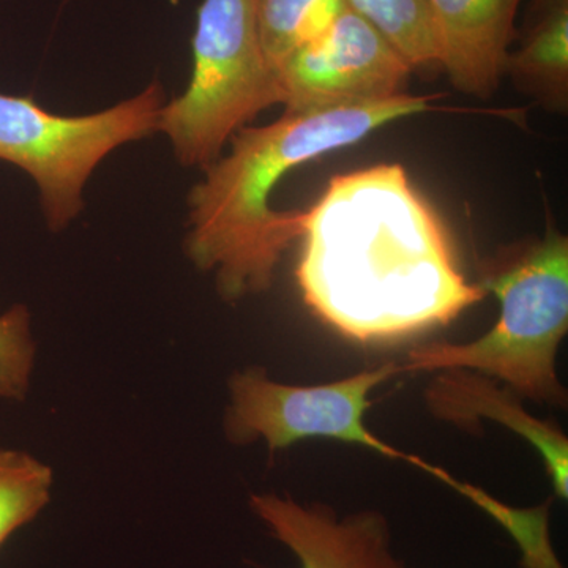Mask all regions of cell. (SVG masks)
<instances>
[{
    "label": "cell",
    "instance_id": "obj_1",
    "mask_svg": "<svg viewBox=\"0 0 568 568\" xmlns=\"http://www.w3.org/2000/svg\"><path fill=\"white\" fill-rule=\"evenodd\" d=\"M297 283L325 324L361 343L452 323L485 297L402 164L334 175L305 212Z\"/></svg>",
    "mask_w": 568,
    "mask_h": 568
},
{
    "label": "cell",
    "instance_id": "obj_2",
    "mask_svg": "<svg viewBox=\"0 0 568 568\" xmlns=\"http://www.w3.org/2000/svg\"><path fill=\"white\" fill-rule=\"evenodd\" d=\"M433 99L399 93L379 102L284 111L271 125L239 130L230 155L204 168V181L190 192L186 252L194 265L215 272L227 302L271 290L280 257L305 226V212H276L268 204L284 175L387 123L435 110Z\"/></svg>",
    "mask_w": 568,
    "mask_h": 568
},
{
    "label": "cell",
    "instance_id": "obj_3",
    "mask_svg": "<svg viewBox=\"0 0 568 568\" xmlns=\"http://www.w3.org/2000/svg\"><path fill=\"white\" fill-rule=\"evenodd\" d=\"M478 286L500 304L488 334L414 347L402 373L466 368L500 381L521 398L567 407L556 357L568 331V239L552 224L537 242L485 265Z\"/></svg>",
    "mask_w": 568,
    "mask_h": 568
},
{
    "label": "cell",
    "instance_id": "obj_4",
    "mask_svg": "<svg viewBox=\"0 0 568 568\" xmlns=\"http://www.w3.org/2000/svg\"><path fill=\"white\" fill-rule=\"evenodd\" d=\"M192 47V80L162 108L159 132L183 166L204 170L260 112L283 104V91L265 58L257 0H203Z\"/></svg>",
    "mask_w": 568,
    "mask_h": 568
},
{
    "label": "cell",
    "instance_id": "obj_5",
    "mask_svg": "<svg viewBox=\"0 0 568 568\" xmlns=\"http://www.w3.org/2000/svg\"><path fill=\"white\" fill-rule=\"evenodd\" d=\"M164 93L153 82L140 95L88 115H58L32 97L0 93V160L26 171L40 190L52 231L82 211V189L104 156L159 132Z\"/></svg>",
    "mask_w": 568,
    "mask_h": 568
},
{
    "label": "cell",
    "instance_id": "obj_6",
    "mask_svg": "<svg viewBox=\"0 0 568 568\" xmlns=\"http://www.w3.org/2000/svg\"><path fill=\"white\" fill-rule=\"evenodd\" d=\"M399 373V365L388 362L335 383L308 387L275 383L263 368L235 373L230 381L224 433L231 444L263 439L272 454L308 437H327L402 459L429 474L433 465L388 446L364 422L372 406L369 392Z\"/></svg>",
    "mask_w": 568,
    "mask_h": 568
},
{
    "label": "cell",
    "instance_id": "obj_7",
    "mask_svg": "<svg viewBox=\"0 0 568 568\" xmlns=\"http://www.w3.org/2000/svg\"><path fill=\"white\" fill-rule=\"evenodd\" d=\"M410 73L399 52L347 6L276 69L286 111L392 99L405 93Z\"/></svg>",
    "mask_w": 568,
    "mask_h": 568
},
{
    "label": "cell",
    "instance_id": "obj_8",
    "mask_svg": "<svg viewBox=\"0 0 568 568\" xmlns=\"http://www.w3.org/2000/svg\"><path fill=\"white\" fill-rule=\"evenodd\" d=\"M250 507L301 568H413L395 555L386 515L361 510L339 517L327 504L253 495Z\"/></svg>",
    "mask_w": 568,
    "mask_h": 568
},
{
    "label": "cell",
    "instance_id": "obj_9",
    "mask_svg": "<svg viewBox=\"0 0 568 568\" xmlns=\"http://www.w3.org/2000/svg\"><path fill=\"white\" fill-rule=\"evenodd\" d=\"M425 388V405L437 420L462 429L481 428L480 418L497 422L528 440L544 459L555 495L568 497V439L558 425L537 418L521 396L499 381L466 368L440 369Z\"/></svg>",
    "mask_w": 568,
    "mask_h": 568
},
{
    "label": "cell",
    "instance_id": "obj_10",
    "mask_svg": "<svg viewBox=\"0 0 568 568\" xmlns=\"http://www.w3.org/2000/svg\"><path fill=\"white\" fill-rule=\"evenodd\" d=\"M437 65L455 89L487 99L499 88L521 0H428Z\"/></svg>",
    "mask_w": 568,
    "mask_h": 568
},
{
    "label": "cell",
    "instance_id": "obj_11",
    "mask_svg": "<svg viewBox=\"0 0 568 568\" xmlns=\"http://www.w3.org/2000/svg\"><path fill=\"white\" fill-rule=\"evenodd\" d=\"M517 50L508 52L506 74L551 111L568 100V0H532Z\"/></svg>",
    "mask_w": 568,
    "mask_h": 568
},
{
    "label": "cell",
    "instance_id": "obj_12",
    "mask_svg": "<svg viewBox=\"0 0 568 568\" xmlns=\"http://www.w3.org/2000/svg\"><path fill=\"white\" fill-rule=\"evenodd\" d=\"M345 7V0H257L261 41L275 73L287 55L324 32Z\"/></svg>",
    "mask_w": 568,
    "mask_h": 568
},
{
    "label": "cell",
    "instance_id": "obj_13",
    "mask_svg": "<svg viewBox=\"0 0 568 568\" xmlns=\"http://www.w3.org/2000/svg\"><path fill=\"white\" fill-rule=\"evenodd\" d=\"M409 63L410 69L437 65V48L428 0H345Z\"/></svg>",
    "mask_w": 568,
    "mask_h": 568
},
{
    "label": "cell",
    "instance_id": "obj_14",
    "mask_svg": "<svg viewBox=\"0 0 568 568\" xmlns=\"http://www.w3.org/2000/svg\"><path fill=\"white\" fill-rule=\"evenodd\" d=\"M51 467L17 450H0V548L51 499Z\"/></svg>",
    "mask_w": 568,
    "mask_h": 568
},
{
    "label": "cell",
    "instance_id": "obj_15",
    "mask_svg": "<svg viewBox=\"0 0 568 568\" xmlns=\"http://www.w3.org/2000/svg\"><path fill=\"white\" fill-rule=\"evenodd\" d=\"M463 497L480 508L514 538L521 555V568H566L556 555L549 534L551 499L536 507H511L470 484H466Z\"/></svg>",
    "mask_w": 568,
    "mask_h": 568
},
{
    "label": "cell",
    "instance_id": "obj_16",
    "mask_svg": "<svg viewBox=\"0 0 568 568\" xmlns=\"http://www.w3.org/2000/svg\"><path fill=\"white\" fill-rule=\"evenodd\" d=\"M36 342L24 305L0 315V398L24 399L31 387Z\"/></svg>",
    "mask_w": 568,
    "mask_h": 568
}]
</instances>
